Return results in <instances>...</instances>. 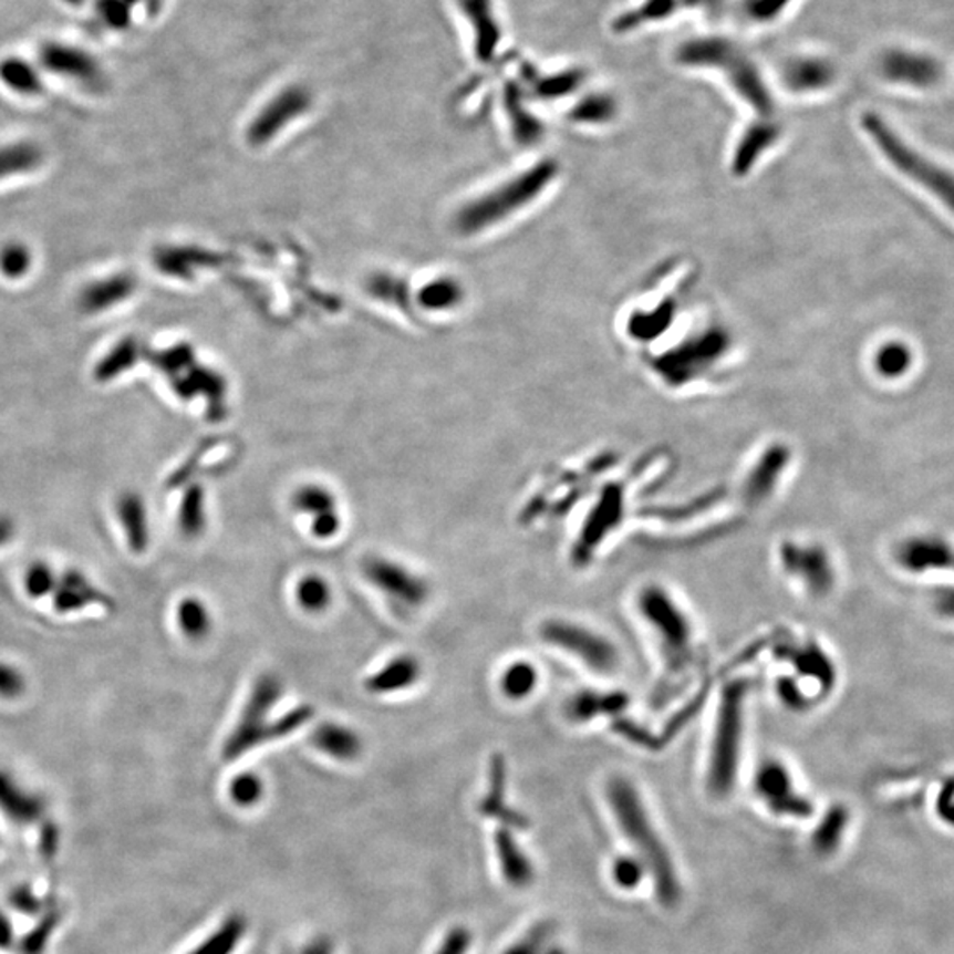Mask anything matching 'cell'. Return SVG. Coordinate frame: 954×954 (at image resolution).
<instances>
[{
	"label": "cell",
	"mask_w": 954,
	"mask_h": 954,
	"mask_svg": "<svg viewBox=\"0 0 954 954\" xmlns=\"http://www.w3.org/2000/svg\"><path fill=\"white\" fill-rule=\"evenodd\" d=\"M58 574L53 573L52 568L46 562L38 561L27 568L23 587L32 600H40L44 595L53 594L55 587H58Z\"/></svg>",
	"instance_id": "42"
},
{
	"label": "cell",
	"mask_w": 954,
	"mask_h": 954,
	"mask_svg": "<svg viewBox=\"0 0 954 954\" xmlns=\"http://www.w3.org/2000/svg\"><path fill=\"white\" fill-rule=\"evenodd\" d=\"M292 506L302 515L319 517L324 512L336 511L334 495L320 485L301 486L292 497Z\"/></svg>",
	"instance_id": "36"
},
{
	"label": "cell",
	"mask_w": 954,
	"mask_h": 954,
	"mask_svg": "<svg viewBox=\"0 0 954 954\" xmlns=\"http://www.w3.org/2000/svg\"><path fill=\"white\" fill-rule=\"evenodd\" d=\"M553 177H556L553 163L547 162L532 168L526 176L518 177L483 200H477L469 209H465L464 215L460 216L462 228L477 230L499 221L504 216L511 215L530 200H535Z\"/></svg>",
	"instance_id": "4"
},
{
	"label": "cell",
	"mask_w": 954,
	"mask_h": 954,
	"mask_svg": "<svg viewBox=\"0 0 954 954\" xmlns=\"http://www.w3.org/2000/svg\"><path fill=\"white\" fill-rule=\"evenodd\" d=\"M495 850L499 858L500 870L504 879L508 880L512 888L523 889L532 884L535 880V867L527 858L526 852L520 849L509 829H499L495 834Z\"/></svg>",
	"instance_id": "21"
},
{
	"label": "cell",
	"mask_w": 954,
	"mask_h": 954,
	"mask_svg": "<svg viewBox=\"0 0 954 954\" xmlns=\"http://www.w3.org/2000/svg\"><path fill=\"white\" fill-rule=\"evenodd\" d=\"M583 82V73L578 70L562 71L559 75L548 76L541 82V94L547 97H559L564 94H570L574 89L580 87Z\"/></svg>",
	"instance_id": "47"
},
{
	"label": "cell",
	"mask_w": 954,
	"mask_h": 954,
	"mask_svg": "<svg viewBox=\"0 0 954 954\" xmlns=\"http://www.w3.org/2000/svg\"><path fill=\"white\" fill-rule=\"evenodd\" d=\"M462 8L469 14L476 29L477 55L481 59H490L500 40L499 27L491 13L490 0H462Z\"/></svg>",
	"instance_id": "25"
},
{
	"label": "cell",
	"mask_w": 954,
	"mask_h": 954,
	"mask_svg": "<svg viewBox=\"0 0 954 954\" xmlns=\"http://www.w3.org/2000/svg\"><path fill=\"white\" fill-rule=\"evenodd\" d=\"M27 689L25 675L17 666L0 662V696L2 698H18Z\"/></svg>",
	"instance_id": "48"
},
{
	"label": "cell",
	"mask_w": 954,
	"mask_h": 954,
	"mask_svg": "<svg viewBox=\"0 0 954 954\" xmlns=\"http://www.w3.org/2000/svg\"><path fill=\"white\" fill-rule=\"evenodd\" d=\"M935 815L941 819V822L946 823L947 828L954 829V776L947 778L939 788L937 799H935Z\"/></svg>",
	"instance_id": "49"
},
{
	"label": "cell",
	"mask_w": 954,
	"mask_h": 954,
	"mask_svg": "<svg viewBox=\"0 0 954 954\" xmlns=\"http://www.w3.org/2000/svg\"><path fill=\"white\" fill-rule=\"evenodd\" d=\"M179 527L188 538H198L206 529V497L200 485L189 486L179 506Z\"/></svg>",
	"instance_id": "31"
},
{
	"label": "cell",
	"mask_w": 954,
	"mask_h": 954,
	"mask_svg": "<svg viewBox=\"0 0 954 954\" xmlns=\"http://www.w3.org/2000/svg\"><path fill=\"white\" fill-rule=\"evenodd\" d=\"M683 8L681 0H642L639 6L624 11L613 20V31L626 34L649 23L663 22Z\"/></svg>",
	"instance_id": "24"
},
{
	"label": "cell",
	"mask_w": 954,
	"mask_h": 954,
	"mask_svg": "<svg viewBox=\"0 0 954 954\" xmlns=\"http://www.w3.org/2000/svg\"><path fill=\"white\" fill-rule=\"evenodd\" d=\"M543 636L553 645L568 649L583 660L587 665L598 670H610L615 665V654L604 640L583 628L571 626L566 622H548L543 628Z\"/></svg>",
	"instance_id": "12"
},
{
	"label": "cell",
	"mask_w": 954,
	"mask_h": 954,
	"mask_svg": "<svg viewBox=\"0 0 954 954\" xmlns=\"http://www.w3.org/2000/svg\"><path fill=\"white\" fill-rule=\"evenodd\" d=\"M263 784L259 775L255 772H242L237 775L230 784V797L237 806L250 808L262 799Z\"/></svg>",
	"instance_id": "43"
},
{
	"label": "cell",
	"mask_w": 954,
	"mask_h": 954,
	"mask_svg": "<svg viewBox=\"0 0 954 954\" xmlns=\"http://www.w3.org/2000/svg\"><path fill=\"white\" fill-rule=\"evenodd\" d=\"M246 930H248V923L245 917L232 914L189 954H232L245 939Z\"/></svg>",
	"instance_id": "29"
},
{
	"label": "cell",
	"mask_w": 954,
	"mask_h": 954,
	"mask_svg": "<svg viewBox=\"0 0 954 954\" xmlns=\"http://www.w3.org/2000/svg\"><path fill=\"white\" fill-rule=\"evenodd\" d=\"M536 681H538V674H536L535 666L520 662L515 663L504 672L500 684H502V692L506 693V696L512 701H518V698H523V696L532 693Z\"/></svg>",
	"instance_id": "41"
},
{
	"label": "cell",
	"mask_w": 954,
	"mask_h": 954,
	"mask_svg": "<svg viewBox=\"0 0 954 954\" xmlns=\"http://www.w3.org/2000/svg\"><path fill=\"white\" fill-rule=\"evenodd\" d=\"M849 822L850 813L846 806L834 805L829 808L819 828L813 832L815 852L820 856H831L832 852H837Z\"/></svg>",
	"instance_id": "28"
},
{
	"label": "cell",
	"mask_w": 954,
	"mask_h": 954,
	"mask_svg": "<svg viewBox=\"0 0 954 954\" xmlns=\"http://www.w3.org/2000/svg\"><path fill=\"white\" fill-rule=\"evenodd\" d=\"M506 769H504V760L500 755H494L490 767V790L486 794L479 811L485 817L499 820L506 828L520 829L526 831L529 828V820L518 811H512L511 808L504 805V792H506Z\"/></svg>",
	"instance_id": "19"
},
{
	"label": "cell",
	"mask_w": 954,
	"mask_h": 954,
	"mask_svg": "<svg viewBox=\"0 0 954 954\" xmlns=\"http://www.w3.org/2000/svg\"><path fill=\"white\" fill-rule=\"evenodd\" d=\"M787 562L794 571H799V577L808 583L810 591L813 594H826L831 591L834 583V570H832L831 559L828 552L822 547H806L790 548V552L785 556Z\"/></svg>",
	"instance_id": "17"
},
{
	"label": "cell",
	"mask_w": 954,
	"mask_h": 954,
	"mask_svg": "<svg viewBox=\"0 0 954 954\" xmlns=\"http://www.w3.org/2000/svg\"><path fill=\"white\" fill-rule=\"evenodd\" d=\"M117 515L132 552L144 553L149 547V512L136 491H126L117 500Z\"/></svg>",
	"instance_id": "18"
},
{
	"label": "cell",
	"mask_w": 954,
	"mask_h": 954,
	"mask_svg": "<svg viewBox=\"0 0 954 954\" xmlns=\"http://www.w3.org/2000/svg\"><path fill=\"white\" fill-rule=\"evenodd\" d=\"M678 64L687 68H709L723 71L732 89L745 100L757 114H772V97L755 62L746 55L739 44L719 35L695 38L681 44L675 53Z\"/></svg>",
	"instance_id": "2"
},
{
	"label": "cell",
	"mask_w": 954,
	"mask_h": 954,
	"mask_svg": "<svg viewBox=\"0 0 954 954\" xmlns=\"http://www.w3.org/2000/svg\"><path fill=\"white\" fill-rule=\"evenodd\" d=\"M295 595H298L299 604L308 612H322L331 604V587L324 578L317 577V574L302 578Z\"/></svg>",
	"instance_id": "39"
},
{
	"label": "cell",
	"mask_w": 954,
	"mask_h": 954,
	"mask_svg": "<svg viewBox=\"0 0 954 954\" xmlns=\"http://www.w3.org/2000/svg\"><path fill=\"white\" fill-rule=\"evenodd\" d=\"M136 290V280L129 272H117L103 280L91 281L80 290L79 308L85 315L105 313L121 302L132 298Z\"/></svg>",
	"instance_id": "15"
},
{
	"label": "cell",
	"mask_w": 954,
	"mask_h": 954,
	"mask_svg": "<svg viewBox=\"0 0 954 954\" xmlns=\"http://www.w3.org/2000/svg\"><path fill=\"white\" fill-rule=\"evenodd\" d=\"M340 527H342V518L338 517L336 511L324 512L313 517L311 535L319 539H331L340 532Z\"/></svg>",
	"instance_id": "51"
},
{
	"label": "cell",
	"mask_w": 954,
	"mask_h": 954,
	"mask_svg": "<svg viewBox=\"0 0 954 954\" xmlns=\"http://www.w3.org/2000/svg\"><path fill=\"white\" fill-rule=\"evenodd\" d=\"M758 796L769 805L770 810L781 817L808 819L813 813L810 799L794 790L792 779L788 770L779 763H766L757 772L755 779Z\"/></svg>",
	"instance_id": "11"
},
{
	"label": "cell",
	"mask_w": 954,
	"mask_h": 954,
	"mask_svg": "<svg viewBox=\"0 0 954 954\" xmlns=\"http://www.w3.org/2000/svg\"><path fill=\"white\" fill-rule=\"evenodd\" d=\"M141 355V343L136 342L133 336L124 338L97 361L93 372L94 381L101 382V384L114 381L118 375L132 370Z\"/></svg>",
	"instance_id": "27"
},
{
	"label": "cell",
	"mask_w": 954,
	"mask_h": 954,
	"mask_svg": "<svg viewBox=\"0 0 954 954\" xmlns=\"http://www.w3.org/2000/svg\"><path fill=\"white\" fill-rule=\"evenodd\" d=\"M313 716V707L310 705H299L295 709L289 711L283 718L277 719L274 723H269L268 737L269 740L281 739L292 734V732L307 725Z\"/></svg>",
	"instance_id": "45"
},
{
	"label": "cell",
	"mask_w": 954,
	"mask_h": 954,
	"mask_svg": "<svg viewBox=\"0 0 954 954\" xmlns=\"http://www.w3.org/2000/svg\"><path fill=\"white\" fill-rule=\"evenodd\" d=\"M725 349V336L719 331H711L709 334L686 343L681 351L663 355L662 360L657 361V370L663 373V379L672 384H684L695 379L696 373L702 370H709L711 364L716 363Z\"/></svg>",
	"instance_id": "9"
},
{
	"label": "cell",
	"mask_w": 954,
	"mask_h": 954,
	"mask_svg": "<svg viewBox=\"0 0 954 954\" xmlns=\"http://www.w3.org/2000/svg\"><path fill=\"white\" fill-rule=\"evenodd\" d=\"M91 604H101L108 610L115 609L114 601L89 582L87 577L80 571L68 570L59 578L58 587L53 591V609L59 613H70L79 612Z\"/></svg>",
	"instance_id": "16"
},
{
	"label": "cell",
	"mask_w": 954,
	"mask_h": 954,
	"mask_svg": "<svg viewBox=\"0 0 954 954\" xmlns=\"http://www.w3.org/2000/svg\"><path fill=\"white\" fill-rule=\"evenodd\" d=\"M44 153L34 142H14L0 147V180L31 174L43 165Z\"/></svg>",
	"instance_id": "26"
},
{
	"label": "cell",
	"mask_w": 954,
	"mask_h": 954,
	"mask_svg": "<svg viewBox=\"0 0 954 954\" xmlns=\"http://www.w3.org/2000/svg\"><path fill=\"white\" fill-rule=\"evenodd\" d=\"M292 954H334L333 942L324 937L313 939Z\"/></svg>",
	"instance_id": "54"
},
{
	"label": "cell",
	"mask_w": 954,
	"mask_h": 954,
	"mask_svg": "<svg viewBox=\"0 0 954 954\" xmlns=\"http://www.w3.org/2000/svg\"><path fill=\"white\" fill-rule=\"evenodd\" d=\"M177 622L188 639L201 640L209 635L210 615L206 604L197 598H185L177 606Z\"/></svg>",
	"instance_id": "34"
},
{
	"label": "cell",
	"mask_w": 954,
	"mask_h": 954,
	"mask_svg": "<svg viewBox=\"0 0 954 954\" xmlns=\"http://www.w3.org/2000/svg\"><path fill=\"white\" fill-rule=\"evenodd\" d=\"M912 363L914 355L905 343H885L875 355L877 372L885 379L903 377L911 370Z\"/></svg>",
	"instance_id": "35"
},
{
	"label": "cell",
	"mask_w": 954,
	"mask_h": 954,
	"mask_svg": "<svg viewBox=\"0 0 954 954\" xmlns=\"http://www.w3.org/2000/svg\"><path fill=\"white\" fill-rule=\"evenodd\" d=\"M0 806L18 820L35 819L41 810V802L31 794L23 792L6 772H0Z\"/></svg>",
	"instance_id": "30"
},
{
	"label": "cell",
	"mask_w": 954,
	"mask_h": 954,
	"mask_svg": "<svg viewBox=\"0 0 954 954\" xmlns=\"http://www.w3.org/2000/svg\"><path fill=\"white\" fill-rule=\"evenodd\" d=\"M645 864L639 858H619L613 862V880L618 882L619 888L631 889L639 888L640 882L644 879Z\"/></svg>",
	"instance_id": "46"
},
{
	"label": "cell",
	"mask_w": 954,
	"mask_h": 954,
	"mask_svg": "<svg viewBox=\"0 0 954 954\" xmlns=\"http://www.w3.org/2000/svg\"><path fill=\"white\" fill-rule=\"evenodd\" d=\"M307 106L308 96L304 91L301 89L286 91L259 115L257 123L251 127V138L257 142L266 141L283 124L289 123V118H292L293 115L302 114Z\"/></svg>",
	"instance_id": "20"
},
{
	"label": "cell",
	"mask_w": 954,
	"mask_h": 954,
	"mask_svg": "<svg viewBox=\"0 0 954 954\" xmlns=\"http://www.w3.org/2000/svg\"><path fill=\"white\" fill-rule=\"evenodd\" d=\"M894 561L909 574L954 571V545L942 536H909L894 550Z\"/></svg>",
	"instance_id": "10"
},
{
	"label": "cell",
	"mask_w": 954,
	"mask_h": 954,
	"mask_svg": "<svg viewBox=\"0 0 954 954\" xmlns=\"http://www.w3.org/2000/svg\"><path fill=\"white\" fill-rule=\"evenodd\" d=\"M32 262L34 259H32L31 248L23 242H6L0 248V272L8 280H20L27 277V272H31Z\"/></svg>",
	"instance_id": "38"
},
{
	"label": "cell",
	"mask_w": 954,
	"mask_h": 954,
	"mask_svg": "<svg viewBox=\"0 0 954 954\" xmlns=\"http://www.w3.org/2000/svg\"><path fill=\"white\" fill-rule=\"evenodd\" d=\"M683 8L696 9L707 17H718L723 13L727 0H681Z\"/></svg>",
	"instance_id": "53"
},
{
	"label": "cell",
	"mask_w": 954,
	"mask_h": 954,
	"mask_svg": "<svg viewBox=\"0 0 954 954\" xmlns=\"http://www.w3.org/2000/svg\"><path fill=\"white\" fill-rule=\"evenodd\" d=\"M794 0H745L743 13L754 23L775 22L792 6Z\"/></svg>",
	"instance_id": "44"
},
{
	"label": "cell",
	"mask_w": 954,
	"mask_h": 954,
	"mask_svg": "<svg viewBox=\"0 0 954 954\" xmlns=\"http://www.w3.org/2000/svg\"><path fill=\"white\" fill-rule=\"evenodd\" d=\"M0 80L9 89H13L14 93L23 96H35L43 89L34 68L18 59H9L0 64Z\"/></svg>",
	"instance_id": "32"
},
{
	"label": "cell",
	"mask_w": 954,
	"mask_h": 954,
	"mask_svg": "<svg viewBox=\"0 0 954 954\" xmlns=\"http://www.w3.org/2000/svg\"><path fill=\"white\" fill-rule=\"evenodd\" d=\"M834 62L819 55H797L784 66V82L797 94L819 93L837 82Z\"/></svg>",
	"instance_id": "14"
},
{
	"label": "cell",
	"mask_w": 954,
	"mask_h": 954,
	"mask_svg": "<svg viewBox=\"0 0 954 954\" xmlns=\"http://www.w3.org/2000/svg\"><path fill=\"white\" fill-rule=\"evenodd\" d=\"M281 692H283V686L274 675H262L255 683L250 698L246 702L245 711H242L241 719L225 743V760L232 763L255 746L268 743L269 723H266V716L280 701Z\"/></svg>",
	"instance_id": "5"
},
{
	"label": "cell",
	"mask_w": 954,
	"mask_h": 954,
	"mask_svg": "<svg viewBox=\"0 0 954 954\" xmlns=\"http://www.w3.org/2000/svg\"><path fill=\"white\" fill-rule=\"evenodd\" d=\"M609 801L622 832L639 849L640 861L653 873L660 902L665 906L677 905L681 884L675 875L674 862L654 831L653 823L649 822L639 792L628 779L615 778L609 785Z\"/></svg>",
	"instance_id": "1"
},
{
	"label": "cell",
	"mask_w": 954,
	"mask_h": 954,
	"mask_svg": "<svg viewBox=\"0 0 954 954\" xmlns=\"http://www.w3.org/2000/svg\"><path fill=\"white\" fill-rule=\"evenodd\" d=\"M868 138L875 144L885 162L903 177L937 198L942 206L954 215V172L942 167L929 156H924L914 145L903 141L893 126L885 123L879 114L862 115L861 121Z\"/></svg>",
	"instance_id": "3"
},
{
	"label": "cell",
	"mask_w": 954,
	"mask_h": 954,
	"mask_svg": "<svg viewBox=\"0 0 954 954\" xmlns=\"http://www.w3.org/2000/svg\"><path fill=\"white\" fill-rule=\"evenodd\" d=\"M719 711L718 730L714 739L713 763H711L709 787L716 796H725L734 787L739 766L740 748V687H732L723 698Z\"/></svg>",
	"instance_id": "6"
},
{
	"label": "cell",
	"mask_w": 954,
	"mask_h": 954,
	"mask_svg": "<svg viewBox=\"0 0 954 954\" xmlns=\"http://www.w3.org/2000/svg\"><path fill=\"white\" fill-rule=\"evenodd\" d=\"M361 570L370 583L403 609H417L428 598V583L423 578L385 557H366Z\"/></svg>",
	"instance_id": "7"
},
{
	"label": "cell",
	"mask_w": 954,
	"mask_h": 954,
	"mask_svg": "<svg viewBox=\"0 0 954 954\" xmlns=\"http://www.w3.org/2000/svg\"><path fill=\"white\" fill-rule=\"evenodd\" d=\"M41 62L46 70L55 75L66 76L76 84L84 85L91 91H101L105 85V75L100 64L89 53L82 52L73 46L62 44H49L41 52Z\"/></svg>",
	"instance_id": "13"
},
{
	"label": "cell",
	"mask_w": 954,
	"mask_h": 954,
	"mask_svg": "<svg viewBox=\"0 0 954 954\" xmlns=\"http://www.w3.org/2000/svg\"><path fill=\"white\" fill-rule=\"evenodd\" d=\"M776 135H778V129L770 126L769 123L749 127V132L746 133L745 138L740 142L739 151H737V170H748L754 165L755 159L763 154V151H766L776 141Z\"/></svg>",
	"instance_id": "33"
},
{
	"label": "cell",
	"mask_w": 954,
	"mask_h": 954,
	"mask_svg": "<svg viewBox=\"0 0 954 954\" xmlns=\"http://www.w3.org/2000/svg\"><path fill=\"white\" fill-rule=\"evenodd\" d=\"M311 743L322 754L334 758V760H340V763H352L363 751V740L357 736V732L345 727V725H338V723L320 725L313 732Z\"/></svg>",
	"instance_id": "22"
},
{
	"label": "cell",
	"mask_w": 954,
	"mask_h": 954,
	"mask_svg": "<svg viewBox=\"0 0 954 954\" xmlns=\"http://www.w3.org/2000/svg\"><path fill=\"white\" fill-rule=\"evenodd\" d=\"M419 675L421 665L416 657L403 654L391 660L384 668L379 670L377 674L366 678L364 686L373 695H387V693L403 692L414 686Z\"/></svg>",
	"instance_id": "23"
},
{
	"label": "cell",
	"mask_w": 954,
	"mask_h": 954,
	"mask_svg": "<svg viewBox=\"0 0 954 954\" xmlns=\"http://www.w3.org/2000/svg\"><path fill=\"white\" fill-rule=\"evenodd\" d=\"M618 112V105L609 94H592L580 101L571 112V118L577 123L600 124L609 123Z\"/></svg>",
	"instance_id": "37"
},
{
	"label": "cell",
	"mask_w": 954,
	"mask_h": 954,
	"mask_svg": "<svg viewBox=\"0 0 954 954\" xmlns=\"http://www.w3.org/2000/svg\"><path fill=\"white\" fill-rule=\"evenodd\" d=\"M557 930L559 929L553 921H539L523 937L504 951V954H539L552 944Z\"/></svg>",
	"instance_id": "40"
},
{
	"label": "cell",
	"mask_w": 954,
	"mask_h": 954,
	"mask_svg": "<svg viewBox=\"0 0 954 954\" xmlns=\"http://www.w3.org/2000/svg\"><path fill=\"white\" fill-rule=\"evenodd\" d=\"M473 944V935L469 930L464 926H455L447 932L444 937L443 946L438 947L435 954H467Z\"/></svg>",
	"instance_id": "50"
},
{
	"label": "cell",
	"mask_w": 954,
	"mask_h": 954,
	"mask_svg": "<svg viewBox=\"0 0 954 954\" xmlns=\"http://www.w3.org/2000/svg\"><path fill=\"white\" fill-rule=\"evenodd\" d=\"M880 75L902 87L932 89L941 84L944 70L939 59L920 50L893 46L879 59Z\"/></svg>",
	"instance_id": "8"
},
{
	"label": "cell",
	"mask_w": 954,
	"mask_h": 954,
	"mask_svg": "<svg viewBox=\"0 0 954 954\" xmlns=\"http://www.w3.org/2000/svg\"><path fill=\"white\" fill-rule=\"evenodd\" d=\"M932 604L942 619L954 621V585H942L933 592Z\"/></svg>",
	"instance_id": "52"
},
{
	"label": "cell",
	"mask_w": 954,
	"mask_h": 954,
	"mask_svg": "<svg viewBox=\"0 0 954 954\" xmlns=\"http://www.w3.org/2000/svg\"><path fill=\"white\" fill-rule=\"evenodd\" d=\"M539 954H568L566 953L564 947L557 946V944H550L547 950L541 951Z\"/></svg>",
	"instance_id": "56"
},
{
	"label": "cell",
	"mask_w": 954,
	"mask_h": 954,
	"mask_svg": "<svg viewBox=\"0 0 954 954\" xmlns=\"http://www.w3.org/2000/svg\"><path fill=\"white\" fill-rule=\"evenodd\" d=\"M14 536V521L8 515H0V548L11 541Z\"/></svg>",
	"instance_id": "55"
}]
</instances>
